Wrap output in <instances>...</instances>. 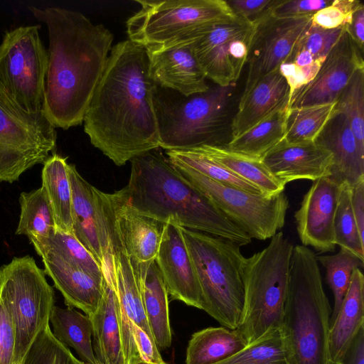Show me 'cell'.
<instances>
[{"mask_svg":"<svg viewBox=\"0 0 364 364\" xmlns=\"http://www.w3.org/2000/svg\"><path fill=\"white\" fill-rule=\"evenodd\" d=\"M129 260L154 340L159 349H166L171 345L172 333L168 294L161 272L155 259L144 263Z\"/></svg>","mask_w":364,"mask_h":364,"instance_id":"obj_24","label":"cell"},{"mask_svg":"<svg viewBox=\"0 0 364 364\" xmlns=\"http://www.w3.org/2000/svg\"><path fill=\"white\" fill-rule=\"evenodd\" d=\"M315 141L333 156L331 178L350 187L364 180V156L343 114L335 110Z\"/></svg>","mask_w":364,"mask_h":364,"instance_id":"obj_22","label":"cell"},{"mask_svg":"<svg viewBox=\"0 0 364 364\" xmlns=\"http://www.w3.org/2000/svg\"><path fill=\"white\" fill-rule=\"evenodd\" d=\"M156 87L144 46L128 39L112 47L83 122L91 144L116 165L159 147Z\"/></svg>","mask_w":364,"mask_h":364,"instance_id":"obj_1","label":"cell"},{"mask_svg":"<svg viewBox=\"0 0 364 364\" xmlns=\"http://www.w3.org/2000/svg\"><path fill=\"white\" fill-rule=\"evenodd\" d=\"M123 188L128 203L145 215L230 240L240 247L252 242L156 149L132 160L129 181Z\"/></svg>","mask_w":364,"mask_h":364,"instance_id":"obj_3","label":"cell"},{"mask_svg":"<svg viewBox=\"0 0 364 364\" xmlns=\"http://www.w3.org/2000/svg\"><path fill=\"white\" fill-rule=\"evenodd\" d=\"M316 255L293 247L282 331L289 364H330L331 309Z\"/></svg>","mask_w":364,"mask_h":364,"instance_id":"obj_4","label":"cell"},{"mask_svg":"<svg viewBox=\"0 0 364 364\" xmlns=\"http://www.w3.org/2000/svg\"><path fill=\"white\" fill-rule=\"evenodd\" d=\"M194 264L203 309L222 326L237 329L244 304L242 265L245 257L237 244L181 227Z\"/></svg>","mask_w":364,"mask_h":364,"instance_id":"obj_6","label":"cell"},{"mask_svg":"<svg viewBox=\"0 0 364 364\" xmlns=\"http://www.w3.org/2000/svg\"><path fill=\"white\" fill-rule=\"evenodd\" d=\"M82 364H87V363H84V362H82Z\"/></svg>","mask_w":364,"mask_h":364,"instance_id":"obj_55","label":"cell"},{"mask_svg":"<svg viewBox=\"0 0 364 364\" xmlns=\"http://www.w3.org/2000/svg\"><path fill=\"white\" fill-rule=\"evenodd\" d=\"M20 364H82L53 334L50 326L36 336Z\"/></svg>","mask_w":364,"mask_h":364,"instance_id":"obj_41","label":"cell"},{"mask_svg":"<svg viewBox=\"0 0 364 364\" xmlns=\"http://www.w3.org/2000/svg\"><path fill=\"white\" fill-rule=\"evenodd\" d=\"M28 9L48 31L43 112L55 128L66 130L81 125L106 69L113 34L77 11Z\"/></svg>","mask_w":364,"mask_h":364,"instance_id":"obj_2","label":"cell"},{"mask_svg":"<svg viewBox=\"0 0 364 364\" xmlns=\"http://www.w3.org/2000/svg\"><path fill=\"white\" fill-rule=\"evenodd\" d=\"M343 184L329 176L314 181L294 218L300 240L323 253L333 252V220Z\"/></svg>","mask_w":364,"mask_h":364,"instance_id":"obj_17","label":"cell"},{"mask_svg":"<svg viewBox=\"0 0 364 364\" xmlns=\"http://www.w3.org/2000/svg\"><path fill=\"white\" fill-rule=\"evenodd\" d=\"M311 16L277 18L271 13L255 26L243 92L288 60L295 44L311 24Z\"/></svg>","mask_w":364,"mask_h":364,"instance_id":"obj_15","label":"cell"},{"mask_svg":"<svg viewBox=\"0 0 364 364\" xmlns=\"http://www.w3.org/2000/svg\"><path fill=\"white\" fill-rule=\"evenodd\" d=\"M40 25L6 31L0 43V94L28 113L42 110L48 53L39 35Z\"/></svg>","mask_w":364,"mask_h":364,"instance_id":"obj_10","label":"cell"},{"mask_svg":"<svg viewBox=\"0 0 364 364\" xmlns=\"http://www.w3.org/2000/svg\"><path fill=\"white\" fill-rule=\"evenodd\" d=\"M171 165L252 239L272 238L284 225L289 203L284 191L265 196L220 183L187 166Z\"/></svg>","mask_w":364,"mask_h":364,"instance_id":"obj_11","label":"cell"},{"mask_svg":"<svg viewBox=\"0 0 364 364\" xmlns=\"http://www.w3.org/2000/svg\"><path fill=\"white\" fill-rule=\"evenodd\" d=\"M21 214L16 235L28 237H49L56 230L53 212L46 193L41 186L19 197Z\"/></svg>","mask_w":364,"mask_h":364,"instance_id":"obj_34","label":"cell"},{"mask_svg":"<svg viewBox=\"0 0 364 364\" xmlns=\"http://www.w3.org/2000/svg\"><path fill=\"white\" fill-rule=\"evenodd\" d=\"M312 54L306 50H299L292 54L286 62H291L299 67H304L314 61Z\"/></svg>","mask_w":364,"mask_h":364,"instance_id":"obj_52","label":"cell"},{"mask_svg":"<svg viewBox=\"0 0 364 364\" xmlns=\"http://www.w3.org/2000/svg\"><path fill=\"white\" fill-rule=\"evenodd\" d=\"M155 260L171 298L203 309L196 270L181 226L166 223Z\"/></svg>","mask_w":364,"mask_h":364,"instance_id":"obj_18","label":"cell"},{"mask_svg":"<svg viewBox=\"0 0 364 364\" xmlns=\"http://www.w3.org/2000/svg\"><path fill=\"white\" fill-rule=\"evenodd\" d=\"M67 158L53 154L43 164L42 187L53 212L57 230L73 232L72 193Z\"/></svg>","mask_w":364,"mask_h":364,"instance_id":"obj_29","label":"cell"},{"mask_svg":"<svg viewBox=\"0 0 364 364\" xmlns=\"http://www.w3.org/2000/svg\"><path fill=\"white\" fill-rule=\"evenodd\" d=\"M289 100V88L279 70L260 79L242 92L232 119V139L288 106Z\"/></svg>","mask_w":364,"mask_h":364,"instance_id":"obj_21","label":"cell"},{"mask_svg":"<svg viewBox=\"0 0 364 364\" xmlns=\"http://www.w3.org/2000/svg\"><path fill=\"white\" fill-rule=\"evenodd\" d=\"M247 344L238 328H206L192 335L186 349V364H215L235 355Z\"/></svg>","mask_w":364,"mask_h":364,"instance_id":"obj_28","label":"cell"},{"mask_svg":"<svg viewBox=\"0 0 364 364\" xmlns=\"http://www.w3.org/2000/svg\"><path fill=\"white\" fill-rule=\"evenodd\" d=\"M0 364H16L15 331L9 311L0 296Z\"/></svg>","mask_w":364,"mask_h":364,"instance_id":"obj_47","label":"cell"},{"mask_svg":"<svg viewBox=\"0 0 364 364\" xmlns=\"http://www.w3.org/2000/svg\"><path fill=\"white\" fill-rule=\"evenodd\" d=\"M350 202L359 234L364 240V180L351 187Z\"/></svg>","mask_w":364,"mask_h":364,"instance_id":"obj_49","label":"cell"},{"mask_svg":"<svg viewBox=\"0 0 364 364\" xmlns=\"http://www.w3.org/2000/svg\"><path fill=\"white\" fill-rule=\"evenodd\" d=\"M333 0H277L272 15L277 18H301L313 16Z\"/></svg>","mask_w":364,"mask_h":364,"instance_id":"obj_44","label":"cell"},{"mask_svg":"<svg viewBox=\"0 0 364 364\" xmlns=\"http://www.w3.org/2000/svg\"><path fill=\"white\" fill-rule=\"evenodd\" d=\"M277 0H231L226 1L233 13L240 19L256 26L271 14Z\"/></svg>","mask_w":364,"mask_h":364,"instance_id":"obj_46","label":"cell"},{"mask_svg":"<svg viewBox=\"0 0 364 364\" xmlns=\"http://www.w3.org/2000/svg\"><path fill=\"white\" fill-rule=\"evenodd\" d=\"M288 106L262 120L246 132L232 139L226 147L234 152L259 160L283 141Z\"/></svg>","mask_w":364,"mask_h":364,"instance_id":"obj_32","label":"cell"},{"mask_svg":"<svg viewBox=\"0 0 364 364\" xmlns=\"http://www.w3.org/2000/svg\"><path fill=\"white\" fill-rule=\"evenodd\" d=\"M364 68L363 51L346 30L326 57L315 78L293 92L288 109L336 102L356 70Z\"/></svg>","mask_w":364,"mask_h":364,"instance_id":"obj_16","label":"cell"},{"mask_svg":"<svg viewBox=\"0 0 364 364\" xmlns=\"http://www.w3.org/2000/svg\"><path fill=\"white\" fill-rule=\"evenodd\" d=\"M272 175L284 185L296 180L331 176L333 156L316 141L288 144L284 139L262 159Z\"/></svg>","mask_w":364,"mask_h":364,"instance_id":"obj_20","label":"cell"},{"mask_svg":"<svg viewBox=\"0 0 364 364\" xmlns=\"http://www.w3.org/2000/svg\"><path fill=\"white\" fill-rule=\"evenodd\" d=\"M94 194L97 220L114 233L129 259L139 263L154 260L166 223L132 208L124 188L107 193L95 187Z\"/></svg>","mask_w":364,"mask_h":364,"instance_id":"obj_13","label":"cell"},{"mask_svg":"<svg viewBox=\"0 0 364 364\" xmlns=\"http://www.w3.org/2000/svg\"><path fill=\"white\" fill-rule=\"evenodd\" d=\"M171 164L187 166L220 183L230 186L247 192L262 194L252 183L240 177L228 168L213 159L198 148L166 151Z\"/></svg>","mask_w":364,"mask_h":364,"instance_id":"obj_36","label":"cell"},{"mask_svg":"<svg viewBox=\"0 0 364 364\" xmlns=\"http://www.w3.org/2000/svg\"><path fill=\"white\" fill-rule=\"evenodd\" d=\"M362 5L357 0H333L311 16V23L326 29L348 26L353 14Z\"/></svg>","mask_w":364,"mask_h":364,"instance_id":"obj_43","label":"cell"},{"mask_svg":"<svg viewBox=\"0 0 364 364\" xmlns=\"http://www.w3.org/2000/svg\"><path fill=\"white\" fill-rule=\"evenodd\" d=\"M233 94L234 85L209 86L188 96L157 85L153 100L159 147L168 151L226 146L232 139Z\"/></svg>","mask_w":364,"mask_h":364,"instance_id":"obj_5","label":"cell"},{"mask_svg":"<svg viewBox=\"0 0 364 364\" xmlns=\"http://www.w3.org/2000/svg\"><path fill=\"white\" fill-rule=\"evenodd\" d=\"M197 148L255 185L265 196H275L284 191L285 185L272 175L262 160L234 152L226 146L203 145Z\"/></svg>","mask_w":364,"mask_h":364,"instance_id":"obj_30","label":"cell"},{"mask_svg":"<svg viewBox=\"0 0 364 364\" xmlns=\"http://www.w3.org/2000/svg\"><path fill=\"white\" fill-rule=\"evenodd\" d=\"M293 247L279 232L264 249L244 259V304L237 328L248 344L282 327Z\"/></svg>","mask_w":364,"mask_h":364,"instance_id":"obj_7","label":"cell"},{"mask_svg":"<svg viewBox=\"0 0 364 364\" xmlns=\"http://www.w3.org/2000/svg\"><path fill=\"white\" fill-rule=\"evenodd\" d=\"M37 254H50L98 278L105 279L100 265L73 232L56 230L49 237H28Z\"/></svg>","mask_w":364,"mask_h":364,"instance_id":"obj_33","label":"cell"},{"mask_svg":"<svg viewBox=\"0 0 364 364\" xmlns=\"http://www.w3.org/2000/svg\"><path fill=\"white\" fill-rule=\"evenodd\" d=\"M136 364H153V363H144V362L140 361V362L137 363ZM163 364H167V363H164Z\"/></svg>","mask_w":364,"mask_h":364,"instance_id":"obj_53","label":"cell"},{"mask_svg":"<svg viewBox=\"0 0 364 364\" xmlns=\"http://www.w3.org/2000/svg\"><path fill=\"white\" fill-rule=\"evenodd\" d=\"M347 31L358 48L363 51L364 43V5L359 7L353 14Z\"/></svg>","mask_w":364,"mask_h":364,"instance_id":"obj_51","label":"cell"},{"mask_svg":"<svg viewBox=\"0 0 364 364\" xmlns=\"http://www.w3.org/2000/svg\"><path fill=\"white\" fill-rule=\"evenodd\" d=\"M337 364H364V326L344 352Z\"/></svg>","mask_w":364,"mask_h":364,"instance_id":"obj_50","label":"cell"},{"mask_svg":"<svg viewBox=\"0 0 364 364\" xmlns=\"http://www.w3.org/2000/svg\"><path fill=\"white\" fill-rule=\"evenodd\" d=\"M54 336L65 346L73 348L81 361L97 364L92 346V328L90 318L73 307L52 309L49 323Z\"/></svg>","mask_w":364,"mask_h":364,"instance_id":"obj_31","label":"cell"},{"mask_svg":"<svg viewBox=\"0 0 364 364\" xmlns=\"http://www.w3.org/2000/svg\"><path fill=\"white\" fill-rule=\"evenodd\" d=\"M192 43L146 49L149 74L158 86L186 96L209 88L193 55Z\"/></svg>","mask_w":364,"mask_h":364,"instance_id":"obj_19","label":"cell"},{"mask_svg":"<svg viewBox=\"0 0 364 364\" xmlns=\"http://www.w3.org/2000/svg\"><path fill=\"white\" fill-rule=\"evenodd\" d=\"M335 108L347 117L358 149L364 156V68L353 73L339 95Z\"/></svg>","mask_w":364,"mask_h":364,"instance_id":"obj_39","label":"cell"},{"mask_svg":"<svg viewBox=\"0 0 364 364\" xmlns=\"http://www.w3.org/2000/svg\"><path fill=\"white\" fill-rule=\"evenodd\" d=\"M215 364H289L282 328H274Z\"/></svg>","mask_w":364,"mask_h":364,"instance_id":"obj_38","label":"cell"},{"mask_svg":"<svg viewBox=\"0 0 364 364\" xmlns=\"http://www.w3.org/2000/svg\"><path fill=\"white\" fill-rule=\"evenodd\" d=\"M0 296L12 318L15 361L20 364L36 336L49 326L54 290L44 271L32 257L26 255L0 267Z\"/></svg>","mask_w":364,"mask_h":364,"instance_id":"obj_9","label":"cell"},{"mask_svg":"<svg viewBox=\"0 0 364 364\" xmlns=\"http://www.w3.org/2000/svg\"><path fill=\"white\" fill-rule=\"evenodd\" d=\"M330 364H337V363L330 362Z\"/></svg>","mask_w":364,"mask_h":364,"instance_id":"obj_54","label":"cell"},{"mask_svg":"<svg viewBox=\"0 0 364 364\" xmlns=\"http://www.w3.org/2000/svg\"><path fill=\"white\" fill-rule=\"evenodd\" d=\"M132 337L140 361L153 364L165 363L154 339L135 323L132 327Z\"/></svg>","mask_w":364,"mask_h":364,"instance_id":"obj_48","label":"cell"},{"mask_svg":"<svg viewBox=\"0 0 364 364\" xmlns=\"http://www.w3.org/2000/svg\"><path fill=\"white\" fill-rule=\"evenodd\" d=\"M336 102L288 109L284 141L288 144L315 141L336 110Z\"/></svg>","mask_w":364,"mask_h":364,"instance_id":"obj_35","label":"cell"},{"mask_svg":"<svg viewBox=\"0 0 364 364\" xmlns=\"http://www.w3.org/2000/svg\"><path fill=\"white\" fill-rule=\"evenodd\" d=\"M324 60H315L312 63L304 67H299L291 62H284L279 66V72L289 86V98L294 91L315 78Z\"/></svg>","mask_w":364,"mask_h":364,"instance_id":"obj_45","label":"cell"},{"mask_svg":"<svg viewBox=\"0 0 364 364\" xmlns=\"http://www.w3.org/2000/svg\"><path fill=\"white\" fill-rule=\"evenodd\" d=\"M255 28L237 18L213 27L192 43L206 79L222 87L235 84L247 63Z\"/></svg>","mask_w":364,"mask_h":364,"instance_id":"obj_14","label":"cell"},{"mask_svg":"<svg viewBox=\"0 0 364 364\" xmlns=\"http://www.w3.org/2000/svg\"><path fill=\"white\" fill-rule=\"evenodd\" d=\"M346 27L326 29L311 23L295 44L290 56L299 50H306L312 54L314 60L325 59Z\"/></svg>","mask_w":364,"mask_h":364,"instance_id":"obj_42","label":"cell"},{"mask_svg":"<svg viewBox=\"0 0 364 364\" xmlns=\"http://www.w3.org/2000/svg\"><path fill=\"white\" fill-rule=\"evenodd\" d=\"M316 259L326 269V279L333 294L334 302L330 317L331 325L341 308L349 287L353 272L358 268L363 269L364 260L342 248L335 255H321L316 257Z\"/></svg>","mask_w":364,"mask_h":364,"instance_id":"obj_37","label":"cell"},{"mask_svg":"<svg viewBox=\"0 0 364 364\" xmlns=\"http://www.w3.org/2000/svg\"><path fill=\"white\" fill-rule=\"evenodd\" d=\"M364 326V276L362 269L352 274L341 308L330 325L328 346L330 362H338Z\"/></svg>","mask_w":364,"mask_h":364,"instance_id":"obj_26","label":"cell"},{"mask_svg":"<svg viewBox=\"0 0 364 364\" xmlns=\"http://www.w3.org/2000/svg\"><path fill=\"white\" fill-rule=\"evenodd\" d=\"M68 172L72 193L73 233L102 269L95 187L81 176L75 165L68 164Z\"/></svg>","mask_w":364,"mask_h":364,"instance_id":"obj_25","label":"cell"},{"mask_svg":"<svg viewBox=\"0 0 364 364\" xmlns=\"http://www.w3.org/2000/svg\"><path fill=\"white\" fill-rule=\"evenodd\" d=\"M55 128L43 110L28 113L0 94V182L13 183L56 146Z\"/></svg>","mask_w":364,"mask_h":364,"instance_id":"obj_12","label":"cell"},{"mask_svg":"<svg viewBox=\"0 0 364 364\" xmlns=\"http://www.w3.org/2000/svg\"><path fill=\"white\" fill-rule=\"evenodd\" d=\"M117 298L105 282L100 306L89 316L92 328L93 350L97 364H125L117 320Z\"/></svg>","mask_w":364,"mask_h":364,"instance_id":"obj_27","label":"cell"},{"mask_svg":"<svg viewBox=\"0 0 364 364\" xmlns=\"http://www.w3.org/2000/svg\"><path fill=\"white\" fill-rule=\"evenodd\" d=\"M350 188L343 183L333 220L336 245L364 260V240L359 234L350 202Z\"/></svg>","mask_w":364,"mask_h":364,"instance_id":"obj_40","label":"cell"},{"mask_svg":"<svg viewBox=\"0 0 364 364\" xmlns=\"http://www.w3.org/2000/svg\"><path fill=\"white\" fill-rule=\"evenodd\" d=\"M127 21L129 40L146 49L193 43L213 27L237 18L223 0H136Z\"/></svg>","mask_w":364,"mask_h":364,"instance_id":"obj_8","label":"cell"},{"mask_svg":"<svg viewBox=\"0 0 364 364\" xmlns=\"http://www.w3.org/2000/svg\"><path fill=\"white\" fill-rule=\"evenodd\" d=\"M44 273L53 281L64 297L65 304L82 310L88 317L100 305L105 279L98 278L69 264L58 256H41Z\"/></svg>","mask_w":364,"mask_h":364,"instance_id":"obj_23","label":"cell"}]
</instances>
